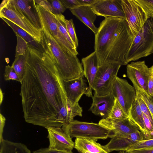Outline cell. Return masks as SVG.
Here are the masks:
<instances>
[{
  "label": "cell",
  "instance_id": "23",
  "mask_svg": "<svg viewBox=\"0 0 153 153\" xmlns=\"http://www.w3.org/2000/svg\"><path fill=\"white\" fill-rule=\"evenodd\" d=\"M128 117L139 128L143 135V140L146 139V133L145 128L143 112L136 97L129 111Z\"/></svg>",
  "mask_w": 153,
  "mask_h": 153
},
{
  "label": "cell",
  "instance_id": "20",
  "mask_svg": "<svg viewBox=\"0 0 153 153\" xmlns=\"http://www.w3.org/2000/svg\"><path fill=\"white\" fill-rule=\"evenodd\" d=\"M72 14L96 34L98 30L94 25L97 16L91 7L80 6L70 10Z\"/></svg>",
  "mask_w": 153,
  "mask_h": 153
},
{
  "label": "cell",
  "instance_id": "30",
  "mask_svg": "<svg viewBox=\"0 0 153 153\" xmlns=\"http://www.w3.org/2000/svg\"><path fill=\"white\" fill-rule=\"evenodd\" d=\"M15 34L17 39L15 56L19 55L25 56L27 49L28 44L21 36L17 33H15Z\"/></svg>",
  "mask_w": 153,
  "mask_h": 153
},
{
  "label": "cell",
  "instance_id": "32",
  "mask_svg": "<svg viewBox=\"0 0 153 153\" xmlns=\"http://www.w3.org/2000/svg\"><path fill=\"white\" fill-rule=\"evenodd\" d=\"M136 98L137 99L141 110L143 113L144 114L148 117L153 126V120L149 108L145 102L142 99L138 92L136 90Z\"/></svg>",
  "mask_w": 153,
  "mask_h": 153
},
{
  "label": "cell",
  "instance_id": "25",
  "mask_svg": "<svg viewBox=\"0 0 153 153\" xmlns=\"http://www.w3.org/2000/svg\"><path fill=\"white\" fill-rule=\"evenodd\" d=\"M0 143V153H31L24 144L3 139Z\"/></svg>",
  "mask_w": 153,
  "mask_h": 153
},
{
  "label": "cell",
  "instance_id": "35",
  "mask_svg": "<svg viewBox=\"0 0 153 153\" xmlns=\"http://www.w3.org/2000/svg\"><path fill=\"white\" fill-rule=\"evenodd\" d=\"M52 7L51 13L55 14H62L67 9L60 0H49Z\"/></svg>",
  "mask_w": 153,
  "mask_h": 153
},
{
  "label": "cell",
  "instance_id": "16",
  "mask_svg": "<svg viewBox=\"0 0 153 153\" xmlns=\"http://www.w3.org/2000/svg\"><path fill=\"white\" fill-rule=\"evenodd\" d=\"M110 138L111 139L109 142L102 146L108 153L114 151H126L137 142L143 140V134L140 131L125 135H111Z\"/></svg>",
  "mask_w": 153,
  "mask_h": 153
},
{
  "label": "cell",
  "instance_id": "12",
  "mask_svg": "<svg viewBox=\"0 0 153 153\" xmlns=\"http://www.w3.org/2000/svg\"><path fill=\"white\" fill-rule=\"evenodd\" d=\"M45 128L48 133L47 137L49 140V148L62 151L72 150L74 147V142L62 127H48Z\"/></svg>",
  "mask_w": 153,
  "mask_h": 153
},
{
  "label": "cell",
  "instance_id": "15",
  "mask_svg": "<svg viewBox=\"0 0 153 153\" xmlns=\"http://www.w3.org/2000/svg\"><path fill=\"white\" fill-rule=\"evenodd\" d=\"M63 83L67 98L73 105L78 102L84 94L91 97L83 76L69 80L63 79Z\"/></svg>",
  "mask_w": 153,
  "mask_h": 153
},
{
  "label": "cell",
  "instance_id": "8",
  "mask_svg": "<svg viewBox=\"0 0 153 153\" xmlns=\"http://www.w3.org/2000/svg\"><path fill=\"white\" fill-rule=\"evenodd\" d=\"M126 20L134 38L148 18L142 6L136 0H122Z\"/></svg>",
  "mask_w": 153,
  "mask_h": 153
},
{
  "label": "cell",
  "instance_id": "5",
  "mask_svg": "<svg viewBox=\"0 0 153 153\" xmlns=\"http://www.w3.org/2000/svg\"><path fill=\"white\" fill-rule=\"evenodd\" d=\"M0 17L9 20L23 29L43 47L44 39L42 32L37 29L10 0H4L2 1L0 6Z\"/></svg>",
  "mask_w": 153,
  "mask_h": 153
},
{
  "label": "cell",
  "instance_id": "13",
  "mask_svg": "<svg viewBox=\"0 0 153 153\" xmlns=\"http://www.w3.org/2000/svg\"><path fill=\"white\" fill-rule=\"evenodd\" d=\"M91 8L97 16L126 19L122 0H98Z\"/></svg>",
  "mask_w": 153,
  "mask_h": 153
},
{
  "label": "cell",
  "instance_id": "31",
  "mask_svg": "<svg viewBox=\"0 0 153 153\" xmlns=\"http://www.w3.org/2000/svg\"><path fill=\"white\" fill-rule=\"evenodd\" d=\"M65 22L68 34L77 49L78 46V39L76 35L73 20L72 19L69 20L66 19Z\"/></svg>",
  "mask_w": 153,
  "mask_h": 153
},
{
  "label": "cell",
  "instance_id": "42",
  "mask_svg": "<svg viewBox=\"0 0 153 153\" xmlns=\"http://www.w3.org/2000/svg\"><path fill=\"white\" fill-rule=\"evenodd\" d=\"M148 88L149 95L153 97V75L152 73L149 79Z\"/></svg>",
  "mask_w": 153,
  "mask_h": 153
},
{
  "label": "cell",
  "instance_id": "14",
  "mask_svg": "<svg viewBox=\"0 0 153 153\" xmlns=\"http://www.w3.org/2000/svg\"><path fill=\"white\" fill-rule=\"evenodd\" d=\"M98 123L111 131L112 133L111 136L125 135L140 131L138 126L129 117L123 120L108 117L102 119Z\"/></svg>",
  "mask_w": 153,
  "mask_h": 153
},
{
  "label": "cell",
  "instance_id": "36",
  "mask_svg": "<svg viewBox=\"0 0 153 153\" xmlns=\"http://www.w3.org/2000/svg\"><path fill=\"white\" fill-rule=\"evenodd\" d=\"M137 91L140 94L142 99L148 106L153 120V97L143 92Z\"/></svg>",
  "mask_w": 153,
  "mask_h": 153
},
{
  "label": "cell",
  "instance_id": "17",
  "mask_svg": "<svg viewBox=\"0 0 153 153\" xmlns=\"http://www.w3.org/2000/svg\"><path fill=\"white\" fill-rule=\"evenodd\" d=\"M23 15L39 30L43 27L35 0H10Z\"/></svg>",
  "mask_w": 153,
  "mask_h": 153
},
{
  "label": "cell",
  "instance_id": "19",
  "mask_svg": "<svg viewBox=\"0 0 153 153\" xmlns=\"http://www.w3.org/2000/svg\"><path fill=\"white\" fill-rule=\"evenodd\" d=\"M84 76L89 84V91L91 97L93 87L98 68L97 57L95 51L82 59Z\"/></svg>",
  "mask_w": 153,
  "mask_h": 153
},
{
  "label": "cell",
  "instance_id": "2",
  "mask_svg": "<svg viewBox=\"0 0 153 153\" xmlns=\"http://www.w3.org/2000/svg\"><path fill=\"white\" fill-rule=\"evenodd\" d=\"M95 35L94 51L99 67L111 63L127 65L125 56L134 37L125 19L105 18Z\"/></svg>",
  "mask_w": 153,
  "mask_h": 153
},
{
  "label": "cell",
  "instance_id": "18",
  "mask_svg": "<svg viewBox=\"0 0 153 153\" xmlns=\"http://www.w3.org/2000/svg\"><path fill=\"white\" fill-rule=\"evenodd\" d=\"M89 110L94 114L105 119L109 117L115 99L111 93L104 96H93Z\"/></svg>",
  "mask_w": 153,
  "mask_h": 153
},
{
  "label": "cell",
  "instance_id": "21",
  "mask_svg": "<svg viewBox=\"0 0 153 153\" xmlns=\"http://www.w3.org/2000/svg\"><path fill=\"white\" fill-rule=\"evenodd\" d=\"M82 109L78 102L73 105L67 99L66 103L61 108L58 116V121L62 127L74 120L76 116H82Z\"/></svg>",
  "mask_w": 153,
  "mask_h": 153
},
{
  "label": "cell",
  "instance_id": "27",
  "mask_svg": "<svg viewBox=\"0 0 153 153\" xmlns=\"http://www.w3.org/2000/svg\"><path fill=\"white\" fill-rule=\"evenodd\" d=\"M56 19L59 30L69 42L75 48V45L70 37L68 33L66 24V19L62 14H53Z\"/></svg>",
  "mask_w": 153,
  "mask_h": 153
},
{
  "label": "cell",
  "instance_id": "7",
  "mask_svg": "<svg viewBox=\"0 0 153 153\" xmlns=\"http://www.w3.org/2000/svg\"><path fill=\"white\" fill-rule=\"evenodd\" d=\"M121 66L117 63H111L99 67L93 87L94 95L104 96L111 94L113 85Z\"/></svg>",
  "mask_w": 153,
  "mask_h": 153
},
{
  "label": "cell",
  "instance_id": "44",
  "mask_svg": "<svg viewBox=\"0 0 153 153\" xmlns=\"http://www.w3.org/2000/svg\"><path fill=\"white\" fill-rule=\"evenodd\" d=\"M0 90V104L1 105L3 100V94L1 88Z\"/></svg>",
  "mask_w": 153,
  "mask_h": 153
},
{
  "label": "cell",
  "instance_id": "34",
  "mask_svg": "<svg viewBox=\"0 0 153 153\" xmlns=\"http://www.w3.org/2000/svg\"><path fill=\"white\" fill-rule=\"evenodd\" d=\"M142 6L148 17L153 16V0H136Z\"/></svg>",
  "mask_w": 153,
  "mask_h": 153
},
{
  "label": "cell",
  "instance_id": "6",
  "mask_svg": "<svg viewBox=\"0 0 153 153\" xmlns=\"http://www.w3.org/2000/svg\"><path fill=\"white\" fill-rule=\"evenodd\" d=\"M62 129L71 138L80 137L97 141L98 139H105L112 133L111 131L99 123H88L74 120L64 124Z\"/></svg>",
  "mask_w": 153,
  "mask_h": 153
},
{
  "label": "cell",
  "instance_id": "33",
  "mask_svg": "<svg viewBox=\"0 0 153 153\" xmlns=\"http://www.w3.org/2000/svg\"><path fill=\"white\" fill-rule=\"evenodd\" d=\"M4 78L5 80H12L20 82L18 74L12 66L9 65L5 67Z\"/></svg>",
  "mask_w": 153,
  "mask_h": 153
},
{
  "label": "cell",
  "instance_id": "43",
  "mask_svg": "<svg viewBox=\"0 0 153 153\" xmlns=\"http://www.w3.org/2000/svg\"><path fill=\"white\" fill-rule=\"evenodd\" d=\"M127 152L130 153H153V149L148 150H135Z\"/></svg>",
  "mask_w": 153,
  "mask_h": 153
},
{
  "label": "cell",
  "instance_id": "47",
  "mask_svg": "<svg viewBox=\"0 0 153 153\" xmlns=\"http://www.w3.org/2000/svg\"><path fill=\"white\" fill-rule=\"evenodd\" d=\"M79 152V153H84L81 152Z\"/></svg>",
  "mask_w": 153,
  "mask_h": 153
},
{
  "label": "cell",
  "instance_id": "40",
  "mask_svg": "<svg viewBox=\"0 0 153 153\" xmlns=\"http://www.w3.org/2000/svg\"><path fill=\"white\" fill-rule=\"evenodd\" d=\"M6 119L5 117L0 113V143L4 139L3 137V133L4 128L5 126Z\"/></svg>",
  "mask_w": 153,
  "mask_h": 153
},
{
  "label": "cell",
  "instance_id": "46",
  "mask_svg": "<svg viewBox=\"0 0 153 153\" xmlns=\"http://www.w3.org/2000/svg\"><path fill=\"white\" fill-rule=\"evenodd\" d=\"M150 69H151V73L153 75V65L150 68Z\"/></svg>",
  "mask_w": 153,
  "mask_h": 153
},
{
  "label": "cell",
  "instance_id": "28",
  "mask_svg": "<svg viewBox=\"0 0 153 153\" xmlns=\"http://www.w3.org/2000/svg\"><path fill=\"white\" fill-rule=\"evenodd\" d=\"M109 117L115 119L123 120L128 118V116L125 112L117 100L115 99Z\"/></svg>",
  "mask_w": 153,
  "mask_h": 153
},
{
  "label": "cell",
  "instance_id": "37",
  "mask_svg": "<svg viewBox=\"0 0 153 153\" xmlns=\"http://www.w3.org/2000/svg\"><path fill=\"white\" fill-rule=\"evenodd\" d=\"M32 153H73L72 151H66L51 149L48 148H41Z\"/></svg>",
  "mask_w": 153,
  "mask_h": 153
},
{
  "label": "cell",
  "instance_id": "45",
  "mask_svg": "<svg viewBox=\"0 0 153 153\" xmlns=\"http://www.w3.org/2000/svg\"><path fill=\"white\" fill-rule=\"evenodd\" d=\"M118 153H130L129 152H128L127 151L125 150H123L120 151V152Z\"/></svg>",
  "mask_w": 153,
  "mask_h": 153
},
{
  "label": "cell",
  "instance_id": "24",
  "mask_svg": "<svg viewBox=\"0 0 153 153\" xmlns=\"http://www.w3.org/2000/svg\"><path fill=\"white\" fill-rule=\"evenodd\" d=\"M1 18L12 29L15 33H17L23 38L28 45L42 52H45L41 44L26 32L9 20L4 18Z\"/></svg>",
  "mask_w": 153,
  "mask_h": 153
},
{
  "label": "cell",
  "instance_id": "1",
  "mask_svg": "<svg viewBox=\"0 0 153 153\" xmlns=\"http://www.w3.org/2000/svg\"><path fill=\"white\" fill-rule=\"evenodd\" d=\"M25 56L20 95L25 121L45 128L62 127L58 116L67 98L56 65L48 54L28 45Z\"/></svg>",
  "mask_w": 153,
  "mask_h": 153
},
{
  "label": "cell",
  "instance_id": "10",
  "mask_svg": "<svg viewBox=\"0 0 153 153\" xmlns=\"http://www.w3.org/2000/svg\"><path fill=\"white\" fill-rule=\"evenodd\" d=\"M111 93L128 116L136 97V91L134 88L126 80L117 76L113 85Z\"/></svg>",
  "mask_w": 153,
  "mask_h": 153
},
{
  "label": "cell",
  "instance_id": "29",
  "mask_svg": "<svg viewBox=\"0 0 153 153\" xmlns=\"http://www.w3.org/2000/svg\"><path fill=\"white\" fill-rule=\"evenodd\" d=\"M152 149H153V138L139 141L130 147L126 151Z\"/></svg>",
  "mask_w": 153,
  "mask_h": 153
},
{
  "label": "cell",
  "instance_id": "3",
  "mask_svg": "<svg viewBox=\"0 0 153 153\" xmlns=\"http://www.w3.org/2000/svg\"><path fill=\"white\" fill-rule=\"evenodd\" d=\"M41 20L44 39L43 48L55 63L62 79L69 80L83 76L82 64L76 56L63 49Z\"/></svg>",
  "mask_w": 153,
  "mask_h": 153
},
{
  "label": "cell",
  "instance_id": "22",
  "mask_svg": "<svg viewBox=\"0 0 153 153\" xmlns=\"http://www.w3.org/2000/svg\"><path fill=\"white\" fill-rule=\"evenodd\" d=\"M74 148L84 153H108L97 141L89 139L76 138Z\"/></svg>",
  "mask_w": 153,
  "mask_h": 153
},
{
  "label": "cell",
  "instance_id": "9",
  "mask_svg": "<svg viewBox=\"0 0 153 153\" xmlns=\"http://www.w3.org/2000/svg\"><path fill=\"white\" fill-rule=\"evenodd\" d=\"M127 75L136 90L149 94L148 85L151 75L144 61L132 62L126 67Z\"/></svg>",
  "mask_w": 153,
  "mask_h": 153
},
{
  "label": "cell",
  "instance_id": "39",
  "mask_svg": "<svg viewBox=\"0 0 153 153\" xmlns=\"http://www.w3.org/2000/svg\"><path fill=\"white\" fill-rule=\"evenodd\" d=\"M35 1L36 4L40 5L47 11L52 12L51 5L49 0H35Z\"/></svg>",
  "mask_w": 153,
  "mask_h": 153
},
{
  "label": "cell",
  "instance_id": "41",
  "mask_svg": "<svg viewBox=\"0 0 153 153\" xmlns=\"http://www.w3.org/2000/svg\"><path fill=\"white\" fill-rule=\"evenodd\" d=\"M98 0H78L80 6H92Z\"/></svg>",
  "mask_w": 153,
  "mask_h": 153
},
{
  "label": "cell",
  "instance_id": "26",
  "mask_svg": "<svg viewBox=\"0 0 153 153\" xmlns=\"http://www.w3.org/2000/svg\"><path fill=\"white\" fill-rule=\"evenodd\" d=\"M26 63L25 55H18L15 56L14 61L11 66L18 74L20 83L22 82L25 75Z\"/></svg>",
  "mask_w": 153,
  "mask_h": 153
},
{
  "label": "cell",
  "instance_id": "38",
  "mask_svg": "<svg viewBox=\"0 0 153 153\" xmlns=\"http://www.w3.org/2000/svg\"><path fill=\"white\" fill-rule=\"evenodd\" d=\"M63 6L66 8L73 9L80 6L78 0H60Z\"/></svg>",
  "mask_w": 153,
  "mask_h": 153
},
{
  "label": "cell",
  "instance_id": "11",
  "mask_svg": "<svg viewBox=\"0 0 153 153\" xmlns=\"http://www.w3.org/2000/svg\"><path fill=\"white\" fill-rule=\"evenodd\" d=\"M36 7L41 19L47 26L51 34L62 48L67 52L76 55L78 54L76 49L68 41L59 31L53 14L36 4Z\"/></svg>",
  "mask_w": 153,
  "mask_h": 153
},
{
  "label": "cell",
  "instance_id": "4",
  "mask_svg": "<svg viewBox=\"0 0 153 153\" xmlns=\"http://www.w3.org/2000/svg\"><path fill=\"white\" fill-rule=\"evenodd\" d=\"M153 53V16L148 18L133 39L125 56L126 62L134 61Z\"/></svg>",
  "mask_w": 153,
  "mask_h": 153
}]
</instances>
